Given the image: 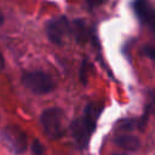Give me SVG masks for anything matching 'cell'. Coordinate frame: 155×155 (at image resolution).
<instances>
[{
  "label": "cell",
  "mask_w": 155,
  "mask_h": 155,
  "mask_svg": "<svg viewBox=\"0 0 155 155\" xmlns=\"http://www.w3.org/2000/svg\"><path fill=\"white\" fill-rule=\"evenodd\" d=\"M102 108L103 107L97 103H90L85 108L82 116L71 122L70 132L79 148H85L87 145L91 134L96 130V124Z\"/></svg>",
  "instance_id": "cell-1"
},
{
  "label": "cell",
  "mask_w": 155,
  "mask_h": 155,
  "mask_svg": "<svg viewBox=\"0 0 155 155\" xmlns=\"http://www.w3.org/2000/svg\"><path fill=\"white\" fill-rule=\"evenodd\" d=\"M64 114L59 108H48L41 114V126L46 136L51 139H57L64 133L63 125Z\"/></svg>",
  "instance_id": "cell-2"
},
{
  "label": "cell",
  "mask_w": 155,
  "mask_h": 155,
  "mask_svg": "<svg viewBox=\"0 0 155 155\" xmlns=\"http://www.w3.org/2000/svg\"><path fill=\"white\" fill-rule=\"evenodd\" d=\"M22 82L24 87L36 94H46L56 87L53 79L44 71H28L23 74Z\"/></svg>",
  "instance_id": "cell-3"
},
{
  "label": "cell",
  "mask_w": 155,
  "mask_h": 155,
  "mask_svg": "<svg viewBox=\"0 0 155 155\" xmlns=\"http://www.w3.org/2000/svg\"><path fill=\"white\" fill-rule=\"evenodd\" d=\"M0 137L4 144L15 154H22L27 149V137L25 133L16 125L5 126L1 132Z\"/></svg>",
  "instance_id": "cell-4"
},
{
  "label": "cell",
  "mask_w": 155,
  "mask_h": 155,
  "mask_svg": "<svg viewBox=\"0 0 155 155\" xmlns=\"http://www.w3.org/2000/svg\"><path fill=\"white\" fill-rule=\"evenodd\" d=\"M70 31V24L64 16L52 18L46 24V34L51 42L61 45Z\"/></svg>",
  "instance_id": "cell-5"
},
{
  "label": "cell",
  "mask_w": 155,
  "mask_h": 155,
  "mask_svg": "<svg viewBox=\"0 0 155 155\" xmlns=\"http://www.w3.org/2000/svg\"><path fill=\"white\" fill-rule=\"evenodd\" d=\"M133 10L140 22L155 31V7L145 1H136Z\"/></svg>",
  "instance_id": "cell-6"
},
{
  "label": "cell",
  "mask_w": 155,
  "mask_h": 155,
  "mask_svg": "<svg viewBox=\"0 0 155 155\" xmlns=\"http://www.w3.org/2000/svg\"><path fill=\"white\" fill-rule=\"evenodd\" d=\"M115 142L117 145H120L127 150H136L140 145L139 139L134 136H131V134H120L119 137H116Z\"/></svg>",
  "instance_id": "cell-7"
},
{
  "label": "cell",
  "mask_w": 155,
  "mask_h": 155,
  "mask_svg": "<svg viewBox=\"0 0 155 155\" xmlns=\"http://www.w3.org/2000/svg\"><path fill=\"white\" fill-rule=\"evenodd\" d=\"M71 30L74 31L75 38H76V40L79 42H82L84 40H86V38H87V30H86V27H85V24H84V22L81 19H76L73 23Z\"/></svg>",
  "instance_id": "cell-8"
},
{
  "label": "cell",
  "mask_w": 155,
  "mask_h": 155,
  "mask_svg": "<svg viewBox=\"0 0 155 155\" xmlns=\"http://www.w3.org/2000/svg\"><path fill=\"white\" fill-rule=\"evenodd\" d=\"M31 150H33V154L34 155H45L44 147H42V144L38 139H34V142L31 144Z\"/></svg>",
  "instance_id": "cell-9"
},
{
  "label": "cell",
  "mask_w": 155,
  "mask_h": 155,
  "mask_svg": "<svg viewBox=\"0 0 155 155\" xmlns=\"http://www.w3.org/2000/svg\"><path fill=\"white\" fill-rule=\"evenodd\" d=\"M142 52L147 57H149L151 59H155V45H147V46H144Z\"/></svg>",
  "instance_id": "cell-10"
},
{
  "label": "cell",
  "mask_w": 155,
  "mask_h": 155,
  "mask_svg": "<svg viewBox=\"0 0 155 155\" xmlns=\"http://www.w3.org/2000/svg\"><path fill=\"white\" fill-rule=\"evenodd\" d=\"M4 68V58H2V56H1V53H0V70Z\"/></svg>",
  "instance_id": "cell-11"
},
{
  "label": "cell",
  "mask_w": 155,
  "mask_h": 155,
  "mask_svg": "<svg viewBox=\"0 0 155 155\" xmlns=\"http://www.w3.org/2000/svg\"><path fill=\"white\" fill-rule=\"evenodd\" d=\"M4 23V15H2V12H1V10H0V25Z\"/></svg>",
  "instance_id": "cell-12"
}]
</instances>
